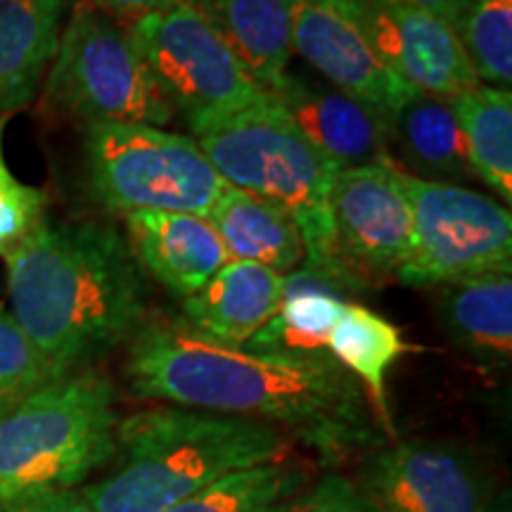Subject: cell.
<instances>
[{
  "mask_svg": "<svg viewBox=\"0 0 512 512\" xmlns=\"http://www.w3.org/2000/svg\"><path fill=\"white\" fill-rule=\"evenodd\" d=\"M126 377L143 399L264 422L325 465L382 444L366 392L330 354L280 356L223 347L178 320L143 323Z\"/></svg>",
  "mask_w": 512,
  "mask_h": 512,
  "instance_id": "6da1fadb",
  "label": "cell"
},
{
  "mask_svg": "<svg viewBox=\"0 0 512 512\" xmlns=\"http://www.w3.org/2000/svg\"><path fill=\"white\" fill-rule=\"evenodd\" d=\"M3 259L10 313L53 377L91 370L147 320V275L112 223L46 219Z\"/></svg>",
  "mask_w": 512,
  "mask_h": 512,
  "instance_id": "7a4b0ae2",
  "label": "cell"
},
{
  "mask_svg": "<svg viewBox=\"0 0 512 512\" xmlns=\"http://www.w3.org/2000/svg\"><path fill=\"white\" fill-rule=\"evenodd\" d=\"M292 439L264 422L157 406L119 420V465L81 491L95 512H166L216 479L283 460Z\"/></svg>",
  "mask_w": 512,
  "mask_h": 512,
  "instance_id": "3957f363",
  "label": "cell"
},
{
  "mask_svg": "<svg viewBox=\"0 0 512 512\" xmlns=\"http://www.w3.org/2000/svg\"><path fill=\"white\" fill-rule=\"evenodd\" d=\"M117 389L95 370L0 408V505L72 491L117 456Z\"/></svg>",
  "mask_w": 512,
  "mask_h": 512,
  "instance_id": "277c9868",
  "label": "cell"
},
{
  "mask_svg": "<svg viewBox=\"0 0 512 512\" xmlns=\"http://www.w3.org/2000/svg\"><path fill=\"white\" fill-rule=\"evenodd\" d=\"M230 188L280 202L302 230L306 259L316 264L328 240V192L337 176L330 162L271 91L190 136Z\"/></svg>",
  "mask_w": 512,
  "mask_h": 512,
  "instance_id": "5b68a950",
  "label": "cell"
},
{
  "mask_svg": "<svg viewBox=\"0 0 512 512\" xmlns=\"http://www.w3.org/2000/svg\"><path fill=\"white\" fill-rule=\"evenodd\" d=\"M83 183L117 216L152 209L207 219L228 188L190 136L145 124L83 128Z\"/></svg>",
  "mask_w": 512,
  "mask_h": 512,
  "instance_id": "8992f818",
  "label": "cell"
},
{
  "mask_svg": "<svg viewBox=\"0 0 512 512\" xmlns=\"http://www.w3.org/2000/svg\"><path fill=\"white\" fill-rule=\"evenodd\" d=\"M43 88L53 110L83 126L174 119L128 29L93 3L76 5L62 27Z\"/></svg>",
  "mask_w": 512,
  "mask_h": 512,
  "instance_id": "52a82bcc",
  "label": "cell"
},
{
  "mask_svg": "<svg viewBox=\"0 0 512 512\" xmlns=\"http://www.w3.org/2000/svg\"><path fill=\"white\" fill-rule=\"evenodd\" d=\"M159 93L190 133L254 102L266 88L214 24L188 0L128 22Z\"/></svg>",
  "mask_w": 512,
  "mask_h": 512,
  "instance_id": "ba28073f",
  "label": "cell"
},
{
  "mask_svg": "<svg viewBox=\"0 0 512 512\" xmlns=\"http://www.w3.org/2000/svg\"><path fill=\"white\" fill-rule=\"evenodd\" d=\"M411 204V252L396 280L441 287L475 275L512 271V216L501 200L465 185L399 171Z\"/></svg>",
  "mask_w": 512,
  "mask_h": 512,
  "instance_id": "9c48e42d",
  "label": "cell"
},
{
  "mask_svg": "<svg viewBox=\"0 0 512 512\" xmlns=\"http://www.w3.org/2000/svg\"><path fill=\"white\" fill-rule=\"evenodd\" d=\"M399 164L337 171L328 192V240L309 271L344 294L368 292L396 280L411 252V204Z\"/></svg>",
  "mask_w": 512,
  "mask_h": 512,
  "instance_id": "30bf717a",
  "label": "cell"
},
{
  "mask_svg": "<svg viewBox=\"0 0 512 512\" xmlns=\"http://www.w3.org/2000/svg\"><path fill=\"white\" fill-rule=\"evenodd\" d=\"M389 72L413 91L451 100L479 86L456 29L406 0H330Z\"/></svg>",
  "mask_w": 512,
  "mask_h": 512,
  "instance_id": "8fae6325",
  "label": "cell"
},
{
  "mask_svg": "<svg viewBox=\"0 0 512 512\" xmlns=\"http://www.w3.org/2000/svg\"><path fill=\"white\" fill-rule=\"evenodd\" d=\"M356 486L384 512H486L496 494L470 451L422 439L368 453Z\"/></svg>",
  "mask_w": 512,
  "mask_h": 512,
  "instance_id": "7c38bea8",
  "label": "cell"
},
{
  "mask_svg": "<svg viewBox=\"0 0 512 512\" xmlns=\"http://www.w3.org/2000/svg\"><path fill=\"white\" fill-rule=\"evenodd\" d=\"M292 50L337 91L373 110L387 128L411 98V86L389 72L366 36L330 0H287Z\"/></svg>",
  "mask_w": 512,
  "mask_h": 512,
  "instance_id": "4fadbf2b",
  "label": "cell"
},
{
  "mask_svg": "<svg viewBox=\"0 0 512 512\" xmlns=\"http://www.w3.org/2000/svg\"><path fill=\"white\" fill-rule=\"evenodd\" d=\"M271 93L339 171L394 164L387 124L328 81L287 72Z\"/></svg>",
  "mask_w": 512,
  "mask_h": 512,
  "instance_id": "5bb4252c",
  "label": "cell"
},
{
  "mask_svg": "<svg viewBox=\"0 0 512 512\" xmlns=\"http://www.w3.org/2000/svg\"><path fill=\"white\" fill-rule=\"evenodd\" d=\"M124 228L128 247L145 275L174 297L195 294L230 261L204 216L145 209L126 214Z\"/></svg>",
  "mask_w": 512,
  "mask_h": 512,
  "instance_id": "9a60e30c",
  "label": "cell"
},
{
  "mask_svg": "<svg viewBox=\"0 0 512 512\" xmlns=\"http://www.w3.org/2000/svg\"><path fill=\"white\" fill-rule=\"evenodd\" d=\"M285 275L247 261H228L209 283L183 299V323L192 332L240 349L278 313Z\"/></svg>",
  "mask_w": 512,
  "mask_h": 512,
  "instance_id": "2e32d148",
  "label": "cell"
},
{
  "mask_svg": "<svg viewBox=\"0 0 512 512\" xmlns=\"http://www.w3.org/2000/svg\"><path fill=\"white\" fill-rule=\"evenodd\" d=\"M437 316L467 358L486 370L512 361V271L475 275L437 287Z\"/></svg>",
  "mask_w": 512,
  "mask_h": 512,
  "instance_id": "e0dca14e",
  "label": "cell"
},
{
  "mask_svg": "<svg viewBox=\"0 0 512 512\" xmlns=\"http://www.w3.org/2000/svg\"><path fill=\"white\" fill-rule=\"evenodd\" d=\"M69 0H0V117L31 105L57 53Z\"/></svg>",
  "mask_w": 512,
  "mask_h": 512,
  "instance_id": "ac0fdd59",
  "label": "cell"
},
{
  "mask_svg": "<svg viewBox=\"0 0 512 512\" xmlns=\"http://www.w3.org/2000/svg\"><path fill=\"white\" fill-rule=\"evenodd\" d=\"M207 221L221 238L230 261L259 264L280 275L304 264L302 230L292 211L280 202L228 185Z\"/></svg>",
  "mask_w": 512,
  "mask_h": 512,
  "instance_id": "d6986e66",
  "label": "cell"
},
{
  "mask_svg": "<svg viewBox=\"0 0 512 512\" xmlns=\"http://www.w3.org/2000/svg\"><path fill=\"white\" fill-rule=\"evenodd\" d=\"M344 292L325 275L299 266L285 275L283 304L242 349L256 354L320 356L344 311Z\"/></svg>",
  "mask_w": 512,
  "mask_h": 512,
  "instance_id": "ffe728a7",
  "label": "cell"
},
{
  "mask_svg": "<svg viewBox=\"0 0 512 512\" xmlns=\"http://www.w3.org/2000/svg\"><path fill=\"white\" fill-rule=\"evenodd\" d=\"M214 24L266 91L287 74L292 22L287 0H188Z\"/></svg>",
  "mask_w": 512,
  "mask_h": 512,
  "instance_id": "44dd1931",
  "label": "cell"
},
{
  "mask_svg": "<svg viewBox=\"0 0 512 512\" xmlns=\"http://www.w3.org/2000/svg\"><path fill=\"white\" fill-rule=\"evenodd\" d=\"M389 147L399 150L411 166V176L439 183L475 178L463 131L448 100L413 93L389 126Z\"/></svg>",
  "mask_w": 512,
  "mask_h": 512,
  "instance_id": "7402d4cb",
  "label": "cell"
},
{
  "mask_svg": "<svg viewBox=\"0 0 512 512\" xmlns=\"http://www.w3.org/2000/svg\"><path fill=\"white\" fill-rule=\"evenodd\" d=\"M411 351L401 330L380 313L361 304H344L342 316L330 332L328 354L358 380L368 401L382 420L384 432H392L387 401V375L399 358Z\"/></svg>",
  "mask_w": 512,
  "mask_h": 512,
  "instance_id": "603a6c76",
  "label": "cell"
},
{
  "mask_svg": "<svg viewBox=\"0 0 512 512\" xmlns=\"http://www.w3.org/2000/svg\"><path fill=\"white\" fill-rule=\"evenodd\" d=\"M463 131L475 178L496 192L505 207L512 202V93L479 83L448 100Z\"/></svg>",
  "mask_w": 512,
  "mask_h": 512,
  "instance_id": "cb8c5ba5",
  "label": "cell"
},
{
  "mask_svg": "<svg viewBox=\"0 0 512 512\" xmlns=\"http://www.w3.org/2000/svg\"><path fill=\"white\" fill-rule=\"evenodd\" d=\"M306 486L302 467L271 460L230 472L166 512H273Z\"/></svg>",
  "mask_w": 512,
  "mask_h": 512,
  "instance_id": "d4e9b609",
  "label": "cell"
},
{
  "mask_svg": "<svg viewBox=\"0 0 512 512\" xmlns=\"http://www.w3.org/2000/svg\"><path fill=\"white\" fill-rule=\"evenodd\" d=\"M479 83H512V0H465L453 24Z\"/></svg>",
  "mask_w": 512,
  "mask_h": 512,
  "instance_id": "484cf974",
  "label": "cell"
},
{
  "mask_svg": "<svg viewBox=\"0 0 512 512\" xmlns=\"http://www.w3.org/2000/svg\"><path fill=\"white\" fill-rule=\"evenodd\" d=\"M55 380L46 358L19 328L10 309L0 304V408Z\"/></svg>",
  "mask_w": 512,
  "mask_h": 512,
  "instance_id": "4316f807",
  "label": "cell"
},
{
  "mask_svg": "<svg viewBox=\"0 0 512 512\" xmlns=\"http://www.w3.org/2000/svg\"><path fill=\"white\" fill-rule=\"evenodd\" d=\"M0 117V256L12 252L31 230L46 221L48 195L41 188L22 183L5 164L3 126Z\"/></svg>",
  "mask_w": 512,
  "mask_h": 512,
  "instance_id": "83f0119b",
  "label": "cell"
},
{
  "mask_svg": "<svg viewBox=\"0 0 512 512\" xmlns=\"http://www.w3.org/2000/svg\"><path fill=\"white\" fill-rule=\"evenodd\" d=\"M273 512H384L370 501L354 482L339 475H325L316 484L304 486Z\"/></svg>",
  "mask_w": 512,
  "mask_h": 512,
  "instance_id": "f1b7e54d",
  "label": "cell"
},
{
  "mask_svg": "<svg viewBox=\"0 0 512 512\" xmlns=\"http://www.w3.org/2000/svg\"><path fill=\"white\" fill-rule=\"evenodd\" d=\"M0 512H95L86 498L74 491H60V494L29 498V501H19L3 505Z\"/></svg>",
  "mask_w": 512,
  "mask_h": 512,
  "instance_id": "f546056e",
  "label": "cell"
},
{
  "mask_svg": "<svg viewBox=\"0 0 512 512\" xmlns=\"http://www.w3.org/2000/svg\"><path fill=\"white\" fill-rule=\"evenodd\" d=\"M93 5H98L102 12H107L110 17H121V19H136L143 17L147 12H155L162 8H169V5L178 3V0H91Z\"/></svg>",
  "mask_w": 512,
  "mask_h": 512,
  "instance_id": "4dcf8cb0",
  "label": "cell"
},
{
  "mask_svg": "<svg viewBox=\"0 0 512 512\" xmlns=\"http://www.w3.org/2000/svg\"><path fill=\"white\" fill-rule=\"evenodd\" d=\"M406 3H413V5H418V8L434 12V15L446 19V22L453 27L460 15V10H463L465 0H406Z\"/></svg>",
  "mask_w": 512,
  "mask_h": 512,
  "instance_id": "1f68e13d",
  "label": "cell"
},
{
  "mask_svg": "<svg viewBox=\"0 0 512 512\" xmlns=\"http://www.w3.org/2000/svg\"><path fill=\"white\" fill-rule=\"evenodd\" d=\"M486 512H512L510 491H496L494 498H491V503H489V510Z\"/></svg>",
  "mask_w": 512,
  "mask_h": 512,
  "instance_id": "d6a6232c",
  "label": "cell"
}]
</instances>
